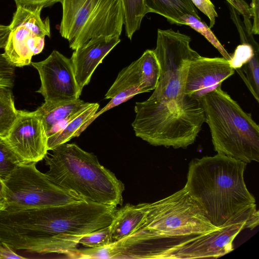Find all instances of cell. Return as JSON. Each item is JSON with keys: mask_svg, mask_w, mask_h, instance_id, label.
<instances>
[{"mask_svg": "<svg viewBox=\"0 0 259 259\" xmlns=\"http://www.w3.org/2000/svg\"><path fill=\"white\" fill-rule=\"evenodd\" d=\"M124 9V25L126 36L132 39L134 33L140 28L146 14L144 0H122Z\"/></svg>", "mask_w": 259, "mask_h": 259, "instance_id": "obj_22", "label": "cell"}, {"mask_svg": "<svg viewBox=\"0 0 259 259\" xmlns=\"http://www.w3.org/2000/svg\"><path fill=\"white\" fill-rule=\"evenodd\" d=\"M231 18L236 24L240 34L241 44L250 45L254 49H259L258 43L254 39L252 34L248 32L245 27L238 17L236 10L231 6L230 7Z\"/></svg>", "mask_w": 259, "mask_h": 259, "instance_id": "obj_27", "label": "cell"}, {"mask_svg": "<svg viewBox=\"0 0 259 259\" xmlns=\"http://www.w3.org/2000/svg\"><path fill=\"white\" fill-rule=\"evenodd\" d=\"M191 37L171 29H158L153 51L160 66L156 88L149 97L182 101L186 76L191 61L200 55L190 47Z\"/></svg>", "mask_w": 259, "mask_h": 259, "instance_id": "obj_10", "label": "cell"}, {"mask_svg": "<svg viewBox=\"0 0 259 259\" xmlns=\"http://www.w3.org/2000/svg\"><path fill=\"white\" fill-rule=\"evenodd\" d=\"M132 124L135 135L154 146L186 148L205 122L199 101L186 95L181 101L149 98L136 102Z\"/></svg>", "mask_w": 259, "mask_h": 259, "instance_id": "obj_3", "label": "cell"}, {"mask_svg": "<svg viewBox=\"0 0 259 259\" xmlns=\"http://www.w3.org/2000/svg\"><path fill=\"white\" fill-rule=\"evenodd\" d=\"M148 205L149 203L126 204L116 210L109 225L111 243L127 237L138 228L146 215Z\"/></svg>", "mask_w": 259, "mask_h": 259, "instance_id": "obj_18", "label": "cell"}, {"mask_svg": "<svg viewBox=\"0 0 259 259\" xmlns=\"http://www.w3.org/2000/svg\"><path fill=\"white\" fill-rule=\"evenodd\" d=\"M195 7L205 14L209 19L210 28L215 24V18L218 15L215 10L214 5L210 0H191Z\"/></svg>", "mask_w": 259, "mask_h": 259, "instance_id": "obj_28", "label": "cell"}, {"mask_svg": "<svg viewBox=\"0 0 259 259\" xmlns=\"http://www.w3.org/2000/svg\"><path fill=\"white\" fill-rule=\"evenodd\" d=\"M21 163L4 139H0V177H7Z\"/></svg>", "mask_w": 259, "mask_h": 259, "instance_id": "obj_24", "label": "cell"}, {"mask_svg": "<svg viewBox=\"0 0 259 259\" xmlns=\"http://www.w3.org/2000/svg\"><path fill=\"white\" fill-rule=\"evenodd\" d=\"M246 222H234L208 233L163 238L126 237L113 244L116 258H218L233 250V242Z\"/></svg>", "mask_w": 259, "mask_h": 259, "instance_id": "obj_5", "label": "cell"}, {"mask_svg": "<svg viewBox=\"0 0 259 259\" xmlns=\"http://www.w3.org/2000/svg\"><path fill=\"white\" fill-rule=\"evenodd\" d=\"M91 103L79 99L57 103H44L35 111L41 118L47 137L60 129L75 114Z\"/></svg>", "mask_w": 259, "mask_h": 259, "instance_id": "obj_17", "label": "cell"}, {"mask_svg": "<svg viewBox=\"0 0 259 259\" xmlns=\"http://www.w3.org/2000/svg\"><path fill=\"white\" fill-rule=\"evenodd\" d=\"M120 41L119 37H102L90 41L76 49L70 58L80 90L89 84L94 71Z\"/></svg>", "mask_w": 259, "mask_h": 259, "instance_id": "obj_16", "label": "cell"}, {"mask_svg": "<svg viewBox=\"0 0 259 259\" xmlns=\"http://www.w3.org/2000/svg\"><path fill=\"white\" fill-rule=\"evenodd\" d=\"M4 258H20L24 259L25 257L22 256L14 251V249L5 243L0 242V259Z\"/></svg>", "mask_w": 259, "mask_h": 259, "instance_id": "obj_32", "label": "cell"}, {"mask_svg": "<svg viewBox=\"0 0 259 259\" xmlns=\"http://www.w3.org/2000/svg\"><path fill=\"white\" fill-rule=\"evenodd\" d=\"M6 205V185L3 179L0 177V210H5Z\"/></svg>", "mask_w": 259, "mask_h": 259, "instance_id": "obj_34", "label": "cell"}, {"mask_svg": "<svg viewBox=\"0 0 259 259\" xmlns=\"http://www.w3.org/2000/svg\"><path fill=\"white\" fill-rule=\"evenodd\" d=\"M116 206L86 200L51 206L49 236L3 243L14 250L67 255L84 235L109 226Z\"/></svg>", "mask_w": 259, "mask_h": 259, "instance_id": "obj_4", "label": "cell"}, {"mask_svg": "<svg viewBox=\"0 0 259 259\" xmlns=\"http://www.w3.org/2000/svg\"><path fill=\"white\" fill-rule=\"evenodd\" d=\"M214 150L245 163L259 161V126L220 87L200 98Z\"/></svg>", "mask_w": 259, "mask_h": 259, "instance_id": "obj_6", "label": "cell"}, {"mask_svg": "<svg viewBox=\"0 0 259 259\" xmlns=\"http://www.w3.org/2000/svg\"><path fill=\"white\" fill-rule=\"evenodd\" d=\"M146 13H156L171 24L182 25L181 17L191 14L200 19L191 0H144Z\"/></svg>", "mask_w": 259, "mask_h": 259, "instance_id": "obj_19", "label": "cell"}, {"mask_svg": "<svg viewBox=\"0 0 259 259\" xmlns=\"http://www.w3.org/2000/svg\"><path fill=\"white\" fill-rule=\"evenodd\" d=\"M31 64L39 74L41 85L36 92L43 96L45 102L57 103L79 99L81 91L70 59L54 50L45 60Z\"/></svg>", "mask_w": 259, "mask_h": 259, "instance_id": "obj_12", "label": "cell"}, {"mask_svg": "<svg viewBox=\"0 0 259 259\" xmlns=\"http://www.w3.org/2000/svg\"><path fill=\"white\" fill-rule=\"evenodd\" d=\"M10 30L9 26L0 24V49L5 48Z\"/></svg>", "mask_w": 259, "mask_h": 259, "instance_id": "obj_33", "label": "cell"}, {"mask_svg": "<svg viewBox=\"0 0 259 259\" xmlns=\"http://www.w3.org/2000/svg\"><path fill=\"white\" fill-rule=\"evenodd\" d=\"M182 25H185L202 34L222 55L223 57L229 60L231 55L220 43L213 33L210 28L201 19L191 14H185L181 18Z\"/></svg>", "mask_w": 259, "mask_h": 259, "instance_id": "obj_23", "label": "cell"}, {"mask_svg": "<svg viewBox=\"0 0 259 259\" xmlns=\"http://www.w3.org/2000/svg\"><path fill=\"white\" fill-rule=\"evenodd\" d=\"M246 166L244 162L219 153L189 163L184 187L218 228L240 221L258 225L255 199L244 179Z\"/></svg>", "mask_w": 259, "mask_h": 259, "instance_id": "obj_1", "label": "cell"}, {"mask_svg": "<svg viewBox=\"0 0 259 259\" xmlns=\"http://www.w3.org/2000/svg\"><path fill=\"white\" fill-rule=\"evenodd\" d=\"M62 37L75 50L91 40L119 37L124 25L122 0H60Z\"/></svg>", "mask_w": 259, "mask_h": 259, "instance_id": "obj_7", "label": "cell"}, {"mask_svg": "<svg viewBox=\"0 0 259 259\" xmlns=\"http://www.w3.org/2000/svg\"><path fill=\"white\" fill-rule=\"evenodd\" d=\"M36 163H21L3 180L6 197L4 210L41 208L84 200L55 183L37 169Z\"/></svg>", "mask_w": 259, "mask_h": 259, "instance_id": "obj_9", "label": "cell"}, {"mask_svg": "<svg viewBox=\"0 0 259 259\" xmlns=\"http://www.w3.org/2000/svg\"><path fill=\"white\" fill-rule=\"evenodd\" d=\"M99 106L97 103H91L90 105L75 114L60 129L48 137V151L52 150L57 146L77 137L78 130L94 116L98 111Z\"/></svg>", "mask_w": 259, "mask_h": 259, "instance_id": "obj_20", "label": "cell"}, {"mask_svg": "<svg viewBox=\"0 0 259 259\" xmlns=\"http://www.w3.org/2000/svg\"><path fill=\"white\" fill-rule=\"evenodd\" d=\"M45 156V173L61 187L84 200L117 206L122 204L124 184L99 162L96 156L75 144L64 143Z\"/></svg>", "mask_w": 259, "mask_h": 259, "instance_id": "obj_2", "label": "cell"}, {"mask_svg": "<svg viewBox=\"0 0 259 259\" xmlns=\"http://www.w3.org/2000/svg\"><path fill=\"white\" fill-rule=\"evenodd\" d=\"M47 135L36 112L18 111L16 121L4 139L21 163L35 162L48 154Z\"/></svg>", "mask_w": 259, "mask_h": 259, "instance_id": "obj_13", "label": "cell"}, {"mask_svg": "<svg viewBox=\"0 0 259 259\" xmlns=\"http://www.w3.org/2000/svg\"><path fill=\"white\" fill-rule=\"evenodd\" d=\"M16 6H21L29 8H35L37 7L43 8L53 6L60 2V0H14Z\"/></svg>", "mask_w": 259, "mask_h": 259, "instance_id": "obj_29", "label": "cell"}, {"mask_svg": "<svg viewBox=\"0 0 259 259\" xmlns=\"http://www.w3.org/2000/svg\"><path fill=\"white\" fill-rule=\"evenodd\" d=\"M159 76L156 62L149 56L142 55L118 73L105 99H110L117 106L138 94L155 90Z\"/></svg>", "mask_w": 259, "mask_h": 259, "instance_id": "obj_14", "label": "cell"}, {"mask_svg": "<svg viewBox=\"0 0 259 259\" xmlns=\"http://www.w3.org/2000/svg\"><path fill=\"white\" fill-rule=\"evenodd\" d=\"M235 70L224 57L209 58L200 56L190 63L184 93L199 100L221 87L223 82L232 76Z\"/></svg>", "mask_w": 259, "mask_h": 259, "instance_id": "obj_15", "label": "cell"}, {"mask_svg": "<svg viewBox=\"0 0 259 259\" xmlns=\"http://www.w3.org/2000/svg\"><path fill=\"white\" fill-rule=\"evenodd\" d=\"M220 228L206 218L184 187L164 198L149 203L142 224L128 236L178 237L206 233Z\"/></svg>", "mask_w": 259, "mask_h": 259, "instance_id": "obj_8", "label": "cell"}, {"mask_svg": "<svg viewBox=\"0 0 259 259\" xmlns=\"http://www.w3.org/2000/svg\"><path fill=\"white\" fill-rule=\"evenodd\" d=\"M42 8L17 7L9 25L11 30L3 53L15 67L30 64L32 57L43 50L45 37L51 36L49 17L45 20L40 17Z\"/></svg>", "mask_w": 259, "mask_h": 259, "instance_id": "obj_11", "label": "cell"}, {"mask_svg": "<svg viewBox=\"0 0 259 259\" xmlns=\"http://www.w3.org/2000/svg\"><path fill=\"white\" fill-rule=\"evenodd\" d=\"M111 243V235L109 226L93 231L83 235L78 244L88 248H100Z\"/></svg>", "mask_w": 259, "mask_h": 259, "instance_id": "obj_25", "label": "cell"}, {"mask_svg": "<svg viewBox=\"0 0 259 259\" xmlns=\"http://www.w3.org/2000/svg\"><path fill=\"white\" fill-rule=\"evenodd\" d=\"M237 12L243 16L244 19L251 17L250 8L243 0H226Z\"/></svg>", "mask_w": 259, "mask_h": 259, "instance_id": "obj_30", "label": "cell"}, {"mask_svg": "<svg viewBox=\"0 0 259 259\" xmlns=\"http://www.w3.org/2000/svg\"><path fill=\"white\" fill-rule=\"evenodd\" d=\"M250 12L253 21L251 27V33L258 34L259 33V0H251Z\"/></svg>", "mask_w": 259, "mask_h": 259, "instance_id": "obj_31", "label": "cell"}, {"mask_svg": "<svg viewBox=\"0 0 259 259\" xmlns=\"http://www.w3.org/2000/svg\"><path fill=\"white\" fill-rule=\"evenodd\" d=\"M256 53H259V50L254 49L250 45L241 44L237 47L228 61L231 66L236 70L249 62Z\"/></svg>", "mask_w": 259, "mask_h": 259, "instance_id": "obj_26", "label": "cell"}, {"mask_svg": "<svg viewBox=\"0 0 259 259\" xmlns=\"http://www.w3.org/2000/svg\"><path fill=\"white\" fill-rule=\"evenodd\" d=\"M11 89L0 87V139H5L18 115Z\"/></svg>", "mask_w": 259, "mask_h": 259, "instance_id": "obj_21", "label": "cell"}]
</instances>
